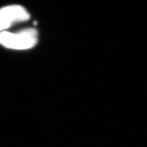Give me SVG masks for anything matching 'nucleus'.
Segmentation results:
<instances>
[{
    "label": "nucleus",
    "instance_id": "nucleus-1",
    "mask_svg": "<svg viewBox=\"0 0 147 147\" xmlns=\"http://www.w3.org/2000/svg\"><path fill=\"white\" fill-rule=\"evenodd\" d=\"M38 42V32L28 28L17 32H0V45L12 50L23 51L32 49Z\"/></svg>",
    "mask_w": 147,
    "mask_h": 147
},
{
    "label": "nucleus",
    "instance_id": "nucleus-2",
    "mask_svg": "<svg viewBox=\"0 0 147 147\" xmlns=\"http://www.w3.org/2000/svg\"><path fill=\"white\" fill-rule=\"evenodd\" d=\"M30 14L21 5H9L0 8V32H5L12 25L29 21Z\"/></svg>",
    "mask_w": 147,
    "mask_h": 147
}]
</instances>
